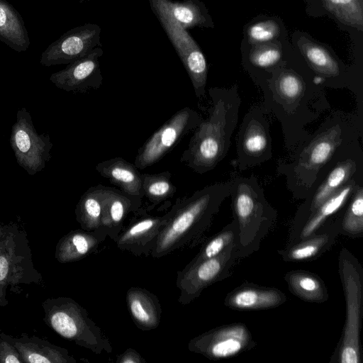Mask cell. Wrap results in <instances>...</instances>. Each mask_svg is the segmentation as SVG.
Masks as SVG:
<instances>
[{
  "label": "cell",
  "instance_id": "cell-14",
  "mask_svg": "<svg viewBox=\"0 0 363 363\" xmlns=\"http://www.w3.org/2000/svg\"><path fill=\"white\" fill-rule=\"evenodd\" d=\"M256 342L248 328L235 323L211 329L191 339L190 352L201 354L211 360L235 357L255 347Z\"/></svg>",
  "mask_w": 363,
  "mask_h": 363
},
{
  "label": "cell",
  "instance_id": "cell-15",
  "mask_svg": "<svg viewBox=\"0 0 363 363\" xmlns=\"http://www.w3.org/2000/svg\"><path fill=\"white\" fill-rule=\"evenodd\" d=\"M16 116L10 137L11 146L18 164L33 175L45 168L52 144L48 135L38 134L25 108H21Z\"/></svg>",
  "mask_w": 363,
  "mask_h": 363
},
{
  "label": "cell",
  "instance_id": "cell-24",
  "mask_svg": "<svg viewBox=\"0 0 363 363\" xmlns=\"http://www.w3.org/2000/svg\"><path fill=\"white\" fill-rule=\"evenodd\" d=\"M300 49L318 83L323 87L347 88L353 92L350 82L343 77L340 63L323 47L303 41Z\"/></svg>",
  "mask_w": 363,
  "mask_h": 363
},
{
  "label": "cell",
  "instance_id": "cell-28",
  "mask_svg": "<svg viewBox=\"0 0 363 363\" xmlns=\"http://www.w3.org/2000/svg\"><path fill=\"white\" fill-rule=\"evenodd\" d=\"M0 40L18 52L30 44L22 16L6 0H0Z\"/></svg>",
  "mask_w": 363,
  "mask_h": 363
},
{
  "label": "cell",
  "instance_id": "cell-16",
  "mask_svg": "<svg viewBox=\"0 0 363 363\" xmlns=\"http://www.w3.org/2000/svg\"><path fill=\"white\" fill-rule=\"evenodd\" d=\"M101 31L99 26L91 23L71 28L42 52L40 63L45 67L68 65L83 57L101 47Z\"/></svg>",
  "mask_w": 363,
  "mask_h": 363
},
{
  "label": "cell",
  "instance_id": "cell-13",
  "mask_svg": "<svg viewBox=\"0 0 363 363\" xmlns=\"http://www.w3.org/2000/svg\"><path fill=\"white\" fill-rule=\"evenodd\" d=\"M202 120L198 112L189 107L178 111L138 150L134 164L144 169L157 163Z\"/></svg>",
  "mask_w": 363,
  "mask_h": 363
},
{
  "label": "cell",
  "instance_id": "cell-32",
  "mask_svg": "<svg viewBox=\"0 0 363 363\" xmlns=\"http://www.w3.org/2000/svg\"><path fill=\"white\" fill-rule=\"evenodd\" d=\"M340 234L352 238L363 235V184L359 185L339 213Z\"/></svg>",
  "mask_w": 363,
  "mask_h": 363
},
{
  "label": "cell",
  "instance_id": "cell-36",
  "mask_svg": "<svg viewBox=\"0 0 363 363\" xmlns=\"http://www.w3.org/2000/svg\"><path fill=\"white\" fill-rule=\"evenodd\" d=\"M281 58V49L277 45L269 44L253 50L250 55V62L255 69L268 70L274 67Z\"/></svg>",
  "mask_w": 363,
  "mask_h": 363
},
{
  "label": "cell",
  "instance_id": "cell-11",
  "mask_svg": "<svg viewBox=\"0 0 363 363\" xmlns=\"http://www.w3.org/2000/svg\"><path fill=\"white\" fill-rule=\"evenodd\" d=\"M273 157L269 123L264 106L255 105L245 113L236 138L232 164L240 171L260 165Z\"/></svg>",
  "mask_w": 363,
  "mask_h": 363
},
{
  "label": "cell",
  "instance_id": "cell-35",
  "mask_svg": "<svg viewBox=\"0 0 363 363\" xmlns=\"http://www.w3.org/2000/svg\"><path fill=\"white\" fill-rule=\"evenodd\" d=\"M326 8L346 24L362 28V0H323Z\"/></svg>",
  "mask_w": 363,
  "mask_h": 363
},
{
  "label": "cell",
  "instance_id": "cell-2",
  "mask_svg": "<svg viewBox=\"0 0 363 363\" xmlns=\"http://www.w3.org/2000/svg\"><path fill=\"white\" fill-rule=\"evenodd\" d=\"M315 75L311 77L291 69L272 72L262 86L263 106L280 123L284 147L292 151L310 135L307 125L330 107Z\"/></svg>",
  "mask_w": 363,
  "mask_h": 363
},
{
  "label": "cell",
  "instance_id": "cell-4",
  "mask_svg": "<svg viewBox=\"0 0 363 363\" xmlns=\"http://www.w3.org/2000/svg\"><path fill=\"white\" fill-rule=\"evenodd\" d=\"M208 116L194 129L180 162L196 173L203 174L215 167L228 152L237 127L241 98L238 86L211 87Z\"/></svg>",
  "mask_w": 363,
  "mask_h": 363
},
{
  "label": "cell",
  "instance_id": "cell-5",
  "mask_svg": "<svg viewBox=\"0 0 363 363\" xmlns=\"http://www.w3.org/2000/svg\"><path fill=\"white\" fill-rule=\"evenodd\" d=\"M233 220L238 229L237 246L242 258L257 251L277 218L254 174L230 180Z\"/></svg>",
  "mask_w": 363,
  "mask_h": 363
},
{
  "label": "cell",
  "instance_id": "cell-26",
  "mask_svg": "<svg viewBox=\"0 0 363 363\" xmlns=\"http://www.w3.org/2000/svg\"><path fill=\"white\" fill-rule=\"evenodd\" d=\"M125 300L130 317L138 329L149 331L159 326L162 306L155 294L146 289L132 286L126 292Z\"/></svg>",
  "mask_w": 363,
  "mask_h": 363
},
{
  "label": "cell",
  "instance_id": "cell-40",
  "mask_svg": "<svg viewBox=\"0 0 363 363\" xmlns=\"http://www.w3.org/2000/svg\"><path fill=\"white\" fill-rule=\"evenodd\" d=\"M91 0H79V3H83L85 1H90Z\"/></svg>",
  "mask_w": 363,
  "mask_h": 363
},
{
  "label": "cell",
  "instance_id": "cell-23",
  "mask_svg": "<svg viewBox=\"0 0 363 363\" xmlns=\"http://www.w3.org/2000/svg\"><path fill=\"white\" fill-rule=\"evenodd\" d=\"M0 336L17 349L23 363L77 362L67 349L36 336L22 334L19 337H12L4 333H0Z\"/></svg>",
  "mask_w": 363,
  "mask_h": 363
},
{
  "label": "cell",
  "instance_id": "cell-38",
  "mask_svg": "<svg viewBox=\"0 0 363 363\" xmlns=\"http://www.w3.org/2000/svg\"><path fill=\"white\" fill-rule=\"evenodd\" d=\"M0 363H23L17 349L0 336Z\"/></svg>",
  "mask_w": 363,
  "mask_h": 363
},
{
  "label": "cell",
  "instance_id": "cell-19",
  "mask_svg": "<svg viewBox=\"0 0 363 363\" xmlns=\"http://www.w3.org/2000/svg\"><path fill=\"white\" fill-rule=\"evenodd\" d=\"M339 213L311 235L278 250L283 260L294 262L311 261L329 250L340 235Z\"/></svg>",
  "mask_w": 363,
  "mask_h": 363
},
{
  "label": "cell",
  "instance_id": "cell-29",
  "mask_svg": "<svg viewBox=\"0 0 363 363\" xmlns=\"http://www.w3.org/2000/svg\"><path fill=\"white\" fill-rule=\"evenodd\" d=\"M284 279L289 290L304 301L321 303L329 298L325 282L313 272L302 269L291 270Z\"/></svg>",
  "mask_w": 363,
  "mask_h": 363
},
{
  "label": "cell",
  "instance_id": "cell-1",
  "mask_svg": "<svg viewBox=\"0 0 363 363\" xmlns=\"http://www.w3.org/2000/svg\"><path fill=\"white\" fill-rule=\"evenodd\" d=\"M363 139V118L357 113L335 111L278 162L277 172L286 179L295 199L303 200L355 141Z\"/></svg>",
  "mask_w": 363,
  "mask_h": 363
},
{
  "label": "cell",
  "instance_id": "cell-18",
  "mask_svg": "<svg viewBox=\"0 0 363 363\" xmlns=\"http://www.w3.org/2000/svg\"><path fill=\"white\" fill-rule=\"evenodd\" d=\"M101 47H96L83 57L68 64L63 69L52 74L50 80L57 88L66 91L84 93L99 89L103 81L99 58Z\"/></svg>",
  "mask_w": 363,
  "mask_h": 363
},
{
  "label": "cell",
  "instance_id": "cell-17",
  "mask_svg": "<svg viewBox=\"0 0 363 363\" xmlns=\"http://www.w3.org/2000/svg\"><path fill=\"white\" fill-rule=\"evenodd\" d=\"M135 216L114 241L122 251L138 257L150 256L160 233L167 222L168 213L152 216L140 208Z\"/></svg>",
  "mask_w": 363,
  "mask_h": 363
},
{
  "label": "cell",
  "instance_id": "cell-8",
  "mask_svg": "<svg viewBox=\"0 0 363 363\" xmlns=\"http://www.w3.org/2000/svg\"><path fill=\"white\" fill-rule=\"evenodd\" d=\"M27 233L16 223H0V307L9 304L7 291L19 294L21 286L40 285Z\"/></svg>",
  "mask_w": 363,
  "mask_h": 363
},
{
  "label": "cell",
  "instance_id": "cell-6",
  "mask_svg": "<svg viewBox=\"0 0 363 363\" xmlns=\"http://www.w3.org/2000/svg\"><path fill=\"white\" fill-rule=\"evenodd\" d=\"M338 270L346 302V316L339 342L330 363H360V330L362 314L363 268L359 259L342 247Z\"/></svg>",
  "mask_w": 363,
  "mask_h": 363
},
{
  "label": "cell",
  "instance_id": "cell-10",
  "mask_svg": "<svg viewBox=\"0 0 363 363\" xmlns=\"http://www.w3.org/2000/svg\"><path fill=\"white\" fill-rule=\"evenodd\" d=\"M241 259L237 244H233L216 257L189 262L177 272L176 286L180 291L179 303L189 304L205 289L229 277Z\"/></svg>",
  "mask_w": 363,
  "mask_h": 363
},
{
  "label": "cell",
  "instance_id": "cell-12",
  "mask_svg": "<svg viewBox=\"0 0 363 363\" xmlns=\"http://www.w3.org/2000/svg\"><path fill=\"white\" fill-rule=\"evenodd\" d=\"M150 8L160 21L180 58L197 98L206 94L208 65L201 48L188 33L166 11L158 0H148Z\"/></svg>",
  "mask_w": 363,
  "mask_h": 363
},
{
  "label": "cell",
  "instance_id": "cell-7",
  "mask_svg": "<svg viewBox=\"0 0 363 363\" xmlns=\"http://www.w3.org/2000/svg\"><path fill=\"white\" fill-rule=\"evenodd\" d=\"M42 307L44 322L61 337L96 354L112 352L109 339L87 311L74 299L48 298L42 303Z\"/></svg>",
  "mask_w": 363,
  "mask_h": 363
},
{
  "label": "cell",
  "instance_id": "cell-3",
  "mask_svg": "<svg viewBox=\"0 0 363 363\" xmlns=\"http://www.w3.org/2000/svg\"><path fill=\"white\" fill-rule=\"evenodd\" d=\"M230 192L228 181L206 186L189 196L177 199L167 212V222L150 256L157 259L202 244L214 216Z\"/></svg>",
  "mask_w": 363,
  "mask_h": 363
},
{
  "label": "cell",
  "instance_id": "cell-37",
  "mask_svg": "<svg viewBox=\"0 0 363 363\" xmlns=\"http://www.w3.org/2000/svg\"><path fill=\"white\" fill-rule=\"evenodd\" d=\"M279 26L274 21L269 20L252 25L247 30L249 41L262 43L275 38L279 34Z\"/></svg>",
  "mask_w": 363,
  "mask_h": 363
},
{
  "label": "cell",
  "instance_id": "cell-30",
  "mask_svg": "<svg viewBox=\"0 0 363 363\" xmlns=\"http://www.w3.org/2000/svg\"><path fill=\"white\" fill-rule=\"evenodd\" d=\"M170 16L183 28L212 27L213 23L203 4L199 0H158Z\"/></svg>",
  "mask_w": 363,
  "mask_h": 363
},
{
  "label": "cell",
  "instance_id": "cell-31",
  "mask_svg": "<svg viewBox=\"0 0 363 363\" xmlns=\"http://www.w3.org/2000/svg\"><path fill=\"white\" fill-rule=\"evenodd\" d=\"M104 189L105 186L97 184L82 195L75 208L76 219L82 229L87 231L100 229Z\"/></svg>",
  "mask_w": 363,
  "mask_h": 363
},
{
  "label": "cell",
  "instance_id": "cell-27",
  "mask_svg": "<svg viewBox=\"0 0 363 363\" xmlns=\"http://www.w3.org/2000/svg\"><path fill=\"white\" fill-rule=\"evenodd\" d=\"M95 169L124 193L143 198L141 173L134 164L118 157L99 162Z\"/></svg>",
  "mask_w": 363,
  "mask_h": 363
},
{
  "label": "cell",
  "instance_id": "cell-9",
  "mask_svg": "<svg viewBox=\"0 0 363 363\" xmlns=\"http://www.w3.org/2000/svg\"><path fill=\"white\" fill-rule=\"evenodd\" d=\"M362 140H357L349 147L311 194L303 199L292 220L289 235L294 233L320 205L347 182L363 178Z\"/></svg>",
  "mask_w": 363,
  "mask_h": 363
},
{
  "label": "cell",
  "instance_id": "cell-39",
  "mask_svg": "<svg viewBox=\"0 0 363 363\" xmlns=\"http://www.w3.org/2000/svg\"><path fill=\"white\" fill-rule=\"evenodd\" d=\"M117 363H145L146 360L135 349L129 347L118 355Z\"/></svg>",
  "mask_w": 363,
  "mask_h": 363
},
{
  "label": "cell",
  "instance_id": "cell-34",
  "mask_svg": "<svg viewBox=\"0 0 363 363\" xmlns=\"http://www.w3.org/2000/svg\"><path fill=\"white\" fill-rule=\"evenodd\" d=\"M238 229L236 222L233 220L220 231L208 239L201 245L199 252L189 262L194 263L218 256L233 244H237Z\"/></svg>",
  "mask_w": 363,
  "mask_h": 363
},
{
  "label": "cell",
  "instance_id": "cell-25",
  "mask_svg": "<svg viewBox=\"0 0 363 363\" xmlns=\"http://www.w3.org/2000/svg\"><path fill=\"white\" fill-rule=\"evenodd\" d=\"M106 237V234L102 230H71L62 237L57 243L55 259L62 264L79 261L97 252Z\"/></svg>",
  "mask_w": 363,
  "mask_h": 363
},
{
  "label": "cell",
  "instance_id": "cell-21",
  "mask_svg": "<svg viewBox=\"0 0 363 363\" xmlns=\"http://www.w3.org/2000/svg\"><path fill=\"white\" fill-rule=\"evenodd\" d=\"M141 200L138 196L105 186L99 230L115 240L123 228L127 216L131 212L136 213L140 208Z\"/></svg>",
  "mask_w": 363,
  "mask_h": 363
},
{
  "label": "cell",
  "instance_id": "cell-33",
  "mask_svg": "<svg viewBox=\"0 0 363 363\" xmlns=\"http://www.w3.org/2000/svg\"><path fill=\"white\" fill-rule=\"evenodd\" d=\"M171 178L172 174L168 171L157 174L141 173L144 196L151 203L149 210L173 197L177 187Z\"/></svg>",
  "mask_w": 363,
  "mask_h": 363
},
{
  "label": "cell",
  "instance_id": "cell-20",
  "mask_svg": "<svg viewBox=\"0 0 363 363\" xmlns=\"http://www.w3.org/2000/svg\"><path fill=\"white\" fill-rule=\"evenodd\" d=\"M362 184L363 178L353 179L331 195L310 215L294 233L289 235L286 245L311 235L333 219L346 206L352 194Z\"/></svg>",
  "mask_w": 363,
  "mask_h": 363
},
{
  "label": "cell",
  "instance_id": "cell-22",
  "mask_svg": "<svg viewBox=\"0 0 363 363\" xmlns=\"http://www.w3.org/2000/svg\"><path fill=\"white\" fill-rule=\"evenodd\" d=\"M286 301V294L279 289L243 283L226 295L224 304L236 311H257L277 308Z\"/></svg>",
  "mask_w": 363,
  "mask_h": 363
}]
</instances>
